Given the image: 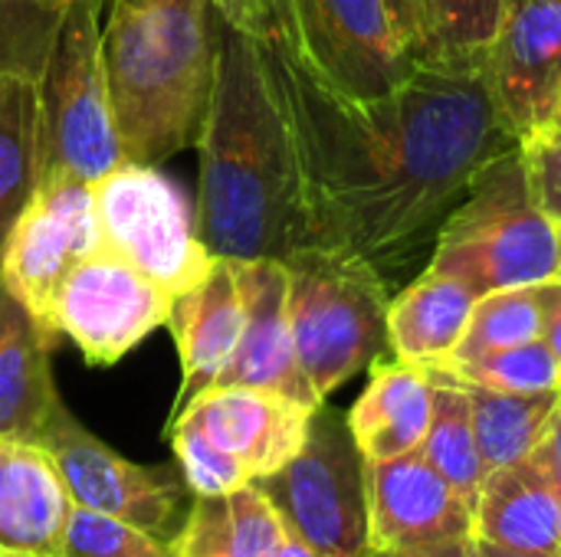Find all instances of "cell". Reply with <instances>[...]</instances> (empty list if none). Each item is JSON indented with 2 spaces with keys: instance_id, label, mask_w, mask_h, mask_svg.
<instances>
[{
  "instance_id": "1",
  "label": "cell",
  "mask_w": 561,
  "mask_h": 557,
  "mask_svg": "<svg viewBox=\"0 0 561 557\" xmlns=\"http://www.w3.org/2000/svg\"><path fill=\"white\" fill-rule=\"evenodd\" d=\"M256 43L289 125L302 246L348 250L391 269L496 158L519 148L483 69L414 62L391 92L352 98L279 43Z\"/></svg>"
},
{
  "instance_id": "2",
  "label": "cell",
  "mask_w": 561,
  "mask_h": 557,
  "mask_svg": "<svg viewBox=\"0 0 561 557\" xmlns=\"http://www.w3.org/2000/svg\"><path fill=\"white\" fill-rule=\"evenodd\" d=\"M197 151V233L214 256L283 259L302 246L296 158L263 46L224 16Z\"/></svg>"
},
{
  "instance_id": "3",
  "label": "cell",
  "mask_w": 561,
  "mask_h": 557,
  "mask_svg": "<svg viewBox=\"0 0 561 557\" xmlns=\"http://www.w3.org/2000/svg\"><path fill=\"white\" fill-rule=\"evenodd\" d=\"M210 0H108L102 59L122 158L161 164L194 148L217 79Z\"/></svg>"
},
{
  "instance_id": "4",
  "label": "cell",
  "mask_w": 561,
  "mask_h": 557,
  "mask_svg": "<svg viewBox=\"0 0 561 557\" xmlns=\"http://www.w3.org/2000/svg\"><path fill=\"white\" fill-rule=\"evenodd\" d=\"M427 272L480 295L559 279V223L539 207L523 144L496 158L437 227Z\"/></svg>"
},
{
  "instance_id": "5",
  "label": "cell",
  "mask_w": 561,
  "mask_h": 557,
  "mask_svg": "<svg viewBox=\"0 0 561 557\" xmlns=\"http://www.w3.org/2000/svg\"><path fill=\"white\" fill-rule=\"evenodd\" d=\"M289 272V328L299 368L319 401L381 361L388 345V286L381 269L335 246H296Z\"/></svg>"
},
{
  "instance_id": "6",
  "label": "cell",
  "mask_w": 561,
  "mask_h": 557,
  "mask_svg": "<svg viewBox=\"0 0 561 557\" xmlns=\"http://www.w3.org/2000/svg\"><path fill=\"white\" fill-rule=\"evenodd\" d=\"M105 3L108 0H66L59 13L36 82V184L49 177L99 184L125 161L102 59Z\"/></svg>"
},
{
  "instance_id": "7",
  "label": "cell",
  "mask_w": 561,
  "mask_h": 557,
  "mask_svg": "<svg viewBox=\"0 0 561 557\" xmlns=\"http://www.w3.org/2000/svg\"><path fill=\"white\" fill-rule=\"evenodd\" d=\"M316 407L260 387H207L171 420L174 463L191 496H224L286 466L306 443Z\"/></svg>"
},
{
  "instance_id": "8",
  "label": "cell",
  "mask_w": 561,
  "mask_h": 557,
  "mask_svg": "<svg viewBox=\"0 0 561 557\" xmlns=\"http://www.w3.org/2000/svg\"><path fill=\"white\" fill-rule=\"evenodd\" d=\"M237 30L279 43L319 82L352 98L391 92L414 66L385 0H253Z\"/></svg>"
},
{
  "instance_id": "9",
  "label": "cell",
  "mask_w": 561,
  "mask_h": 557,
  "mask_svg": "<svg viewBox=\"0 0 561 557\" xmlns=\"http://www.w3.org/2000/svg\"><path fill=\"white\" fill-rule=\"evenodd\" d=\"M365 466L345 414L319 404L302 450L253 486L270 499L289 538L325 557H371Z\"/></svg>"
},
{
  "instance_id": "10",
  "label": "cell",
  "mask_w": 561,
  "mask_h": 557,
  "mask_svg": "<svg viewBox=\"0 0 561 557\" xmlns=\"http://www.w3.org/2000/svg\"><path fill=\"white\" fill-rule=\"evenodd\" d=\"M92 194L102 243L171 299L210 272L214 253L197 233V210L161 167L122 161Z\"/></svg>"
},
{
  "instance_id": "11",
  "label": "cell",
  "mask_w": 561,
  "mask_h": 557,
  "mask_svg": "<svg viewBox=\"0 0 561 557\" xmlns=\"http://www.w3.org/2000/svg\"><path fill=\"white\" fill-rule=\"evenodd\" d=\"M62 476L72 506L128 522L161 542H174L194 502L178 466H141L92 437L66 404L46 423L39 443Z\"/></svg>"
},
{
  "instance_id": "12",
  "label": "cell",
  "mask_w": 561,
  "mask_h": 557,
  "mask_svg": "<svg viewBox=\"0 0 561 557\" xmlns=\"http://www.w3.org/2000/svg\"><path fill=\"white\" fill-rule=\"evenodd\" d=\"M99 246L102 233L92 184L79 177H49L36 184L0 246V286L56 335V292L72 266Z\"/></svg>"
},
{
  "instance_id": "13",
  "label": "cell",
  "mask_w": 561,
  "mask_h": 557,
  "mask_svg": "<svg viewBox=\"0 0 561 557\" xmlns=\"http://www.w3.org/2000/svg\"><path fill=\"white\" fill-rule=\"evenodd\" d=\"M171 295L105 243L79 259L53 302V328L92 368H108L168 322Z\"/></svg>"
},
{
  "instance_id": "14",
  "label": "cell",
  "mask_w": 561,
  "mask_h": 557,
  "mask_svg": "<svg viewBox=\"0 0 561 557\" xmlns=\"http://www.w3.org/2000/svg\"><path fill=\"white\" fill-rule=\"evenodd\" d=\"M483 79L510 135L536 141L561 98V0H503Z\"/></svg>"
},
{
  "instance_id": "15",
  "label": "cell",
  "mask_w": 561,
  "mask_h": 557,
  "mask_svg": "<svg viewBox=\"0 0 561 557\" xmlns=\"http://www.w3.org/2000/svg\"><path fill=\"white\" fill-rule=\"evenodd\" d=\"M371 557L401 555L473 535L470 506L424 460L421 450L365 466Z\"/></svg>"
},
{
  "instance_id": "16",
  "label": "cell",
  "mask_w": 561,
  "mask_h": 557,
  "mask_svg": "<svg viewBox=\"0 0 561 557\" xmlns=\"http://www.w3.org/2000/svg\"><path fill=\"white\" fill-rule=\"evenodd\" d=\"M240 263V289H243V332L240 341L217 378L220 387H260L276 391L306 407H319L325 401L309 387L289 328V272L283 259H237ZM214 384V387H217Z\"/></svg>"
},
{
  "instance_id": "17",
  "label": "cell",
  "mask_w": 561,
  "mask_h": 557,
  "mask_svg": "<svg viewBox=\"0 0 561 557\" xmlns=\"http://www.w3.org/2000/svg\"><path fill=\"white\" fill-rule=\"evenodd\" d=\"M243 318L247 305L240 289V263L227 256H214L210 272L197 286L171 299L164 325L174 338L181 364V384L171 417L201 391L217 384L240 341Z\"/></svg>"
},
{
  "instance_id": "18",
  "label": "cell",
  "mask_w": 561,
  "mask_h": 557,
  "mask_svg": "<svg viewBox=\"0 0 561 557\" xmlns=\"http://www.w3.org/2000/svg\"><path fill=\"white\" fill-rule=\"evenodd\" d=\"M72 499L49 453L0 437V557H59Z\"/></svg>"
},
{
  "instance_id": "19",
  "label": "cell",
  "mask_w": 561,
  "mask_h": 557,
  "mask_svg": "<svg viewBox=\"0 0 561 557\" xmlns=\"http://www.w3.org/2000/svg\"><path fill=\"white\" fill-rule=\"evenodd\" d=\"M473 538L519 555L561 557V492L539 453L486 473Z\"/></svg>"
},
{
  "instance_id": "20",
  "label": "cell",
  "mask_w": 561,
  "mask_h": 557,
  "mask_svg": "<svg viewBox=\"0 0 561 557\" xmlns=\"http://www.w3.org/2000/svg\"><path fill=\"white\" fill-rule=\"evenodd\" d=\"M53 345L56 335L0 286V437L39 443L62 407L53 381Z\"/></svg>"
},
{
  "instance_id": "21",
  "label": "cell",
  "mask_w": 561,
  "mask_h": 557,
  "mask_svg": "<svg viewBox=\"0 0 561 557\" xmlns=\"http://www.w3.org/2000/svg\"><path fill=\"white\" fill-rule=\"evenodd\" d=\"M434 414V381L424 368L375 361L371 381L345 414L348 430L368 463L398 460L421 450Z\"/></svg>"
},
{
  "instance_id": "22",
  "label": "cell",
  "mask_w": 561,
  "mask_h": 557,
  "mask_svg": "<svg viewBox=\"0 0 561 557\" xmlns=\"http://www.w3.org/2000/svg\"><path fill=\"white\" fill-rule=\"evenodd\" d=\"M289 542L286 525L256 486L224 496H194L174 557H279Z\"/></svg>"
},
{
  "instance_id": "23",
  "label": "cell",
  "mask_w": 561,
  "mask_h": 557,
  "mask_svg": "<svg viewBox=\"0 0 561 557\" xmlns=\"http://www.w3.org/2000/svg\"><path fill=\"white\" fill-rule=\"evenodd\" d=\"M473 305L477 292L470 286L450 276L424 272L388 305L391 355L417 368L447 361L467 332Z\"/></svg>"
},
{
  "instance_id": "24",
  "label": "cell",
  "mask_w": 561,
  "mask_h": 557,
  "mask_svg": "<svg viewBox=\"0 0 561 557\" xmlns=\"http://www.w3.org/2000/svg\"><path fill=\"white\" fill-rule=\"evenodd\" d=\"M503 0H411L408 59L483 69Z\"/></svg>"
},
{
  "instance_id": "25",
  "label": "cell",
  "mask_w": 561,
  "mask_h": 557,
  "mask_svg": "<svg viewBox=\"0 0 561 557\" xmlns=\"http://www.w3.org/2000/svg\"><path fill=\"white\" fill-rule=\"evenodd\" d=\"M460 387L470 397L473 437H477L486 473L529 460L546 440L561 404V391L503 394V391H486L473 384H460Z\"/></svg>"
},
{
  "instance_id": "26",
  "label": "cell",
  "mask_w": 561,
  "mask_h": 557,
  "mask_svg": "<svg viewBox=\"0 0 561 557\" xmlns=\"http://www.w3.org/2000/svg\"><path fill=\"white\" fill-rule=\"evenodd\" d=\"M36 79L0 72V246L36 190Z\"/></svg>"
},
{
  "instance_id": "27",
  "label": "cell",
  "mask_w": 561,
  "mask_h": 557,
  "mask_svg": "<svg viewBox=\"0 0 561 557\" xmlns=\"http://www.w3.org/2000/svg\"><path fill=\"white\" fill-rule=\"evenodd\" d=\"M427 374L434 381V414H431V427L421 443V453L473 512L483 479H486V466L480 460V446L473 437L470 397L457 381L437 371H427Z\"/></svg>"
},
{
  "instance_id": "28",
  "label": "cell",
  "mask_w": 561,
  "mask_h": 557,
  "mask_svg": "<svg viewBox=\"0 0 561 557\" xmlns=\"http://www.w3.org/2000/svg\"><path fill=\"white\" fill-rule=\"evenodd\" d=\"M539 338H542V292H539V286L500 289V292H486L477 299L473 315L467 322V332L447 361H470V358L503 351V348H516V345H529Z\"/></svg>"
},
{
  "instance_id": "29",
  "label": "cell",
  "mask_w": 561,
  "mask_h": 557,
  "mask_svg": "<svg viewBox=\"0 0 561 557\" xmlns=\"http://www.w3.org/2000/svg\"><path fill=\"white\" fill-rule=\"evenodd\" d=\"M437 371L457 384H473L486 391H503V394H546V391H561V364L552 355V348L539 338L529 345L490 351L470 361H444Z\"/></svg>"
},
{
  "instance_id": "30",
  "label": "cell",
  "mask_w": 561,
  "mask_h": 557,
  "mask_svg": "<svg viewBox=\"0 0 561 557\" xmlns=\"http://www.w3.org/2000/svg\"><path fill=\"white\" fill-rule=\"evenodd\" d=\"M66 0H0V72L39 82Z\"/></svg>"
},
{
  "instance_id": "31",
  "label": "cell",
  "mask_w": 561,
  "mask_h": 557,
  "mask_svg": "<svg viewBox=\"0 0 561 557\" xmlns=\"http://www.w3.org/2000/svg\"><path fill=\"white\" fill-rule=\"evenodd\" d=\"M59 557H174V552L151 532L72 506Z\"/></svg>"
},
{
  "instance_id": "32",
  "label": "cell",
  "mask_w": 561,
  "mask_h": 557,
  "mask_svg": "<svg viewBox=\"0 0 561 557\" xmlns=\"http://www.w3.org/2000/svg\"><path fill=\"white\" fill-rule=\"evenodd\" d=\"M523 158H526L529 184L536 190L539 207L556 223H561V144L549 138H536L523 144Z\"/></svg>"
},
{
  "instance_id": "33",
  "label": "cell",
  "mask_w": 561,
  "mask_h": 557,
  "mask_svg": "<svg viewBox=\"0 0 561 557\" xmlns=\"http://www.w3.org/2000/svg\"><path fill=\"white\" fill-rule=\"evenodd\" d=\"M542 292V341L552 348L561 364V279L539 282Z\"/></svg>"
},
{
  "instance_id": "34",
  "label": "cell",
  "mask_w": 561,
  "mask_h": 557,
  "mask_svg": "<svg viewBox=\"0 0 561 557\" xmlns=\"http://www.w3.org/2000/svg\"><path fill=\"white\" fill-rule=\"evenodd\" d=\"M375 557H483L480 545L473 535L463 538H450V542H437L427 548H414V552H401V555H375Z\"/></svg>"
},
{
  "instance_id": "35",
  "label": "cell",
  "mask_w": 561,
  "mask_h": 557,
  "mask_svg": "<svg viewBox=\"0 0 561 557\" xmlns=\"http://www.w3.org/2000/svg\"><path fill=\"white\" fill-rule=\"evenodd\" d=\"M536 453H539L542 463L549 466V473H552V479H556V486H559L561 492V404L559 410H556V420H552L549 433H546V440L539 443Z\"/></svg>"
},
{
  "instance_id": "36",
  "label": "cell",
  "mask_w": 561,
  "mask_h": 557,
  "mask_svg": "<svg viewBox=\"0 0 561 557\" xmlns=\"http://www.w3.org/2000/svg\"><path fill=\"white\" fill-rule=\"evenodd\" d=\"M388 13H391V23L404 43V53H408V33H411V0H385Z\"/></svg>"
},
{
  "instance_id": "37",
  "label": "cell",
  "mask_w": 561,
  "mask_h": 557,
  "mask_svg": "<svg viewBox=\"0 0 561 557\" xmlns=\"http://www.w3.org/2000/svg\"><path fill=\"white\" fill-rule=\"evenodd\" d=\"M214 3V10L227 20V23H243V16L250 13V7H253V0H210Z\"/></svg>"
},
{
  "instance_id": "38",
  "label": "cell",
  "mask_w": 561,
  "mask_h": 557,
  "mask_svg": "<svg viewBox=\"0 0 561 557\" xmlns=\"http://www.w3.org/2000/svg\"><path fill=\"white\" fill-rule=\"evenodd\" d=\"M279 557H325V555H319V552H312V548H306L302 542H296V538H289V542L283 545V552H279Z\"/></svg>"
},
{
  "instance_id": "39",
  "label": "cell",
  "mask_w": 561,
  "mask_h": 557,
  "mask_svg": "<svg viewBox=\"0 0 561 557\" xmlns=\"http://www.w3.org/2000/svg\"><path fill=\"white\" fill-rule=\"evenodd\" d=\"M539 138H549V141H559L561 144V98L559 105H556V112H552V118H549V125H546V131Z\"/></svg>"
},
{
  "instance_id": "40",
  "label": "cell",
  "mask_w": 561,
  "mask_h": 557,
  "mask_svg": "<svg viewBox=\"0 0 561 557\" xmlns=\"http://www.w3.org/2000/svg\"><path fill=\"white\" fill-rule=\"evenodd\" d=\"M483 557H539V555H519V552H506V548H496V545H486V542H477Z\"/></svg>"
},
{
  "instance_id": "41",
  "label": "cell",
  "mask_w": 561,
  "mask_h": 557,
  "mask_svg": "<svg viewBox=\"0 0 561 557\" xmlns=\"http://www.w3.org/2000/svg\"><path fill=\"white\" fill-rule=\"evenodd\" d=\"M559 240H561V223H559ZM559 279H561V272H559Z\"/></svg>"
}]
</instances>
